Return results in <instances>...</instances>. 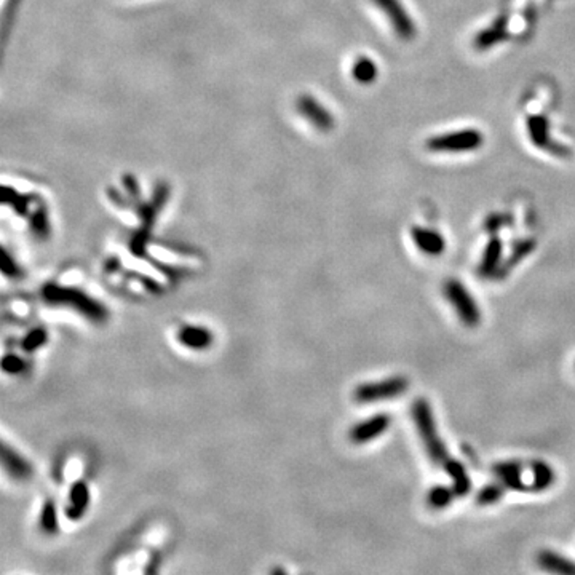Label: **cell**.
Instances as JSON below:
<instances>
[{
    "label": "cell",
    "mask_w": 575,
    "mask_h": 575,
    "mask_svg": "<svg viewBox=\"0 0 575 575\" xmlns=\"http://www.w3.org/2000/svg\"><path fill=\"white\" fill-rule=\"evenodd\" d=\"M181 342L184 343L186 347L192 348H202L206 347L211 341V334L206 329L202 328H186L181 331L179 334Z\"/></svg>",
    "instance_id": "cell-20"
},
{
    "label": "cell",
    "mask_w": 575,
    "mask_h": 575,
    "mask_svg": "<svg viewBox=\"0 0 575 575\" xmlns=\"http://www.w3.org/2000/svg\"><path fill=\"white\" fill-rule=\"evenodd\" d=\"M45 297L50 302H72L77 305V309L84 314L90 315L93 318H101L103 310L99 305H96L91 299L85 297L82 292L71 291V290H59L56 286H48L45 290Z\"/></svg>",
    "instance_id": "cell-7"
},
{
    "label": "cell",
    "mask_w": 575,
    "mask_h": 575,
    "mask_svg": "<svg viewBox=\"0 0 575 575\" xmlns=\"http://www.w3.org/2000/svg\"><path fill=\"white\" fill-rule=\"evenodd\" d=\"M524 467L521 462H500L492 467V473L507 489L529 492V486L523 481Z\"/></svg>",
    "instance_id": "cell-9"
},
{
    "label": "cell",
    "mask_w": 575,
    "mask_h": 575,
    "mask_svg": "<svg viewBox=\"0 0 575 575\" xmlns=\"http://www.w3.org/2000/svg\"><path fill=\"white\" fill-rule=\"evenodd\" d=\"M502 251H503L502 241H500V239H497V237H492L484 248L483 258H481L478 267V273L481 277L483 278L496 277L500 268V262H502Z\"/></svg>",
    "instance_id": "cell-12"
},
{
    "label": "cell",
    "mask_w": 575,
    "mask_h": 575,
    "mask_svg": "<svg viewBox=\"0 0 575 575\" xmlns=\"http://www.w3.org/2000/svg\"><path fill=\"white\" fill-rule=\"evenodd\" d=\"M508 37V23L505 18H497L496 21H492L489 26H486L484 29H481L479 33L474 37V47L478 50H489L492 47L499 45L507 40Z\"/></svg>",
    "instance_id": "cell-11"
},
{
    "label": "cell",
    "mask_w": 575,
    "mask_h": 575,
    "mask_svg": "<svg viewBox=\"0 0 575 575\" xmlns=\"http://www.w3.org/2000/svg\"><path fill=\"white\" fill-rule=\"evenodd\" d=\"M535 248V243H534V240H521V241H518L516 245H515V248H513V253L510 254V259L505 262L503 266H500V268H499V272H497V275L496 277L497 278H503V277H507L508 275V272L511 271V267H515L516 264H520V262L526 258V256L533 251V249Z\"/></svg>",
    "instance_id": "cell-16"
},
{
    "label": "cell",
    "mask_w": 575,
    "mask_h": 575,
    "mask_svg": "<svg viewBox=\"0 0 575 575\" xmlns=\"http://www.w3.org/2000/svg\"><path fill=\"white\" fill-rule=\"evenodd\" d=\"M443 291H445L446 299L452 305L460 321L468 328L478 326L481 321V310L474 297L470 295V291L459 280L446 281Z\"/></svg>",
    "instance_id": "cell-3"
},
{
    "label": "cell",
    "mask_w": 575,
    "mask_h": 575,
    "mask_svg": "<svg viewBox=\"0 0 575 575\" xmlns=\"http://www.w3.org/2000/svg\"><path fill=\"white\" fill-rule=\"evenodd\" d=\"M379 69L374 59L363 56V58L356 59L353 64V77L358 80L360 84H372L377 79Z\"/></svg>",
    "instance_id": "cell-18"
},
{
    "label": "cell",
    "mask_w": 575,
    "mask_h": 575,
    "mask_svg": "<svg viewBox=\"0 0 575 575\" xmlns=\"http://www.w3.org/2000/svg\"><path fill=\"white\" fill-rule=\"evenodd\" d=\"M484 146V135L477 128H462L433 135L425 141V147L435 154L474 152Z\"/></svg>",
    "instance_id": "cell-2"
},
{
    "label": "cell",
    "mask_w": 575,
    "mask_h": 575,
    "mask_svg": "<svg viewBox=\"0 0 575 575\" xmlns=\"http://www.w3.org/2000/svg\"><path fill=\"white\" fill-rule=\"evenodd\" d=\"M528 135L530 142L542 151L552 152L558 157H567L569 149L564 146H558L552 137V130H550V122L543 115H533L528 118Z\"/></svg>",
    "instance_id": "cell-6"
},
{
    "label": "cell",
    "mask_w": 575,
    "mask_h": 575,
    "mask_svg": "<svg viewBox=\"0 0 575 575\" xmlns=\"http://www.w3.org/2000/svg\"><path fill=\"white\" fill-rule=\"evenodd\" d=\"M505 489H507V487L500 483V481H499V483H494V484H487L478 492L477 502L479 505H483V507H487V505L496 503V502H499L500 499H502Z\"/></svg>",
    "instance_id": "cell-22"
},
{
    "label": "cell",
    "mask_w": 575,
    "mask_h": 575,
    "mask_svg": "<svg viewBox=\"0 0 575 575\" xmlns=\"http://www.w3.org/2000/svg\"><path fill=\"white\" fill-rule=\"evenodd\" d=\"M45 341V331L42 329H35L33 331V334H30L26 341H24V348L28 350H33L35 347H40V343Z\"/></svg>",
    "instance_id": "cell-23"
},
{
    "label": "cell",
    "mask_w": 575,
    "mask_h": 575,
    "mask_svg": "<svg viewBox=\"0 0 575 575\" xmlns=\"http://www.w3.org/2000/svg\"><path fill=\"white\" fill-rule=\"evenodd\" d=\"M2 459H4V465L7 467V470L10 472L11 477H15V478L29 477L30 467L28 465V462H24V459H21L16 452L10 451L8 446L2 448Z\"/></svg>",
    "instance_id": "cell-17"
},
{
    "label": "cell",
    "mask_w": 575,
    "mask_h": 575,
    "mask_svg": "<svg viewBox=\"0 0 575 575\" xmlns=\"http://www.w3.org/2000/svg\"><path fill=\"white\" fill-rule=\"evenodd\" d=\"M409 387V380L404 376H392L389 379L379 380V382L363 384L355 390L353 397L358 403H377L389 402V399L399 398L406 393Z\"/></svg>",
    "instance_id": "cell-4"
},
{
    "label": "cell",
    "mask_w": 575,
    "mask_h": 575,
    "mask_svg": "<svg viewBox=\"0 0 575 575\" xmlns=\"http://www.w3.org/2000/svg\"><path fill=\"white\" fill-rule=\"evenodd\" d=\"M71 502H72V507H71V511H69V515L74 518L82 515L85 507L89 505V491H86L85 484H82V483L74 484V489L71 494Z\"/></svg>",
    "instance_id": "cell-21"
},
{
    "label": "cell",
    "mask_w": 575,
    "mask_h": 575,
    "mask_svg": "<svg viewBox=\"0 0 575 575\" xmlns=\"http://www.w3.org/2000/svg\"><path fill=\"white\" fill-rule=\"evenodd\" d=\"M445 472L451 477L452 479V487L455 494H457L459 497L462 496H467L468 492L472 489V481L470 477H468V473L465 470V467L460 464L459 460L452 459L449 464L445 467Z\"/></svg>",
    "instance_id": "cell-14"
},
{
    "label": "cell",
    "mask_w": 575,
    "mask_h": 575,
    "mask_svg": "<svg viewBox=\"0 0 575 575\" xmlns=\"http://www.w3.org/2000/svg\"><path fill=\"white\" fill-rule=\"evenodd\" d=\"M412 419H414L419 436H421L430 460L435 465L445 468L454 457L449 455L445 443H443L438 433V428H436L433 412H431L430 404L425 399H417L412 404Z\"/></svg>",
    "instance_id": "cell-1"
},
{
    "label": "cell",
    "mask_w": 575,
    "mask_h": 575,
    "mask_svg": "<svg viewBox=\"0 0 575 575\" xmlns=\"http://www.w3.org/2000/svg\"><path fill=\"white\" fill-rule=\"evenodd\" d=\"M392 423V417L389 414H377L374 417L366 419L361 423H356L355 427L350 430V440L355 445H363V443H370L372 440L379 438L380 435L389 430Z\"/></svg>",
    "instance_id": "cell-8"
},
{
    "label": "cell",
    "mask_w": 575,
    "mask_h": 575,
    "mask_svg": "<svg viewBox=\"0 0 575 575\" xmlns=\"http://www.w3.org/2000/svg\"><path fill=\"white\" fill-rule=\"evenodd\" d=\"M376 7L382 11L390 28L399 39L409 42L417 35V26L414 18L411 16L408 8L402 0H372Z\"/></svg>",
    "instance_id": "cell-5"
},
{
    "label": "cell",
    "mask_w": 575,
    "mask_h": 575,
    "mask_svg": "<svg viewBox=\"0 0 575 575\" xmlns=\"http://www.w3.org/2000/svg\"><path fill=\"white\" fill-rule=\"evenodd\" d=\"M42 523H43V528H45L47 530H55L56 520H55V507H53V503H48L47 507H45V510H43V520H42Z\"/></svg>",
    "instance_id": "cell-24"
},
{
    "label": "cell",
    "mask_w": 575,
    "mask_h": 575,
    "mask_svg": "<svg viewBox=\"0 0 575 575\" xmlns=\"http://www.w3.org/2000/svg\"><path fill=\"white\" fill-rule=\"evenodd\" d=\"M454 496H457L454 491V487L435 486V487H431L428 492L427 502L433 510H443V508H446L448 505H451Z\"/></svg>",
    "instance_id": "cell-19"
},
{
    "label": "cell",
    "mask_w": 575,
    "mask_h": 575,
    "mask_svg": "<svg viewBox=\"0 0 575 575\" xmlns=\"http://www.w3.org/2000/svg\"><path fill=\"white\" fill-rule=\"evenodd\" d=\"M411 237L414 245L421 249L422 253L428 256H440L446 248L445 237L438 230L414 226L411 229Z\"/></svg>",
    "instance_id": "cell-10"
},
{
    "label": "cell",
    "mask_w": 575,
    "mask_h": 575,
    "mask_svg": "<svg viewBox=\"0 0 575 575\" xmlns=\"http://www.w3.org/2000/svg\"><path fill=\"white\" fill-rule=\"evenodd\" d=\"M537 564H539L543 571L552 574H575L574 561L554 552H548V550L539 553V556H537Z\"/></svg>",
    "instance_id": "cell-13"
},
{
    "label": "cell",
    "mask_w": 575,
    "mask_h": 575,
    "mask_svg": "<svg viewBox=\"0 0 575 575\" xmlns=\"http://www.w3.org/2000/svg\"><path fill=\"white\" fill-rule=\"evenodd\" d=\"M533 470V481H530V492H540L548 489L550 486L554 483V472L553 468L547 465L545 462H535L530 467Z\"/></svg>",
    "instance_id": "cell-15"
}]
</instances>
